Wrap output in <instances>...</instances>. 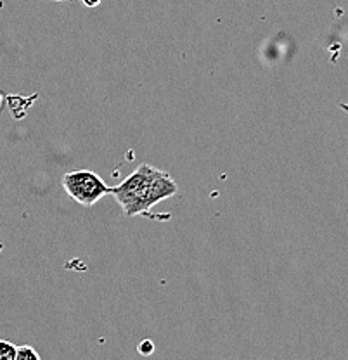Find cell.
Masks as SVG:
<instances>
[{"label":"cell","mask_w":348,"mask_h":360,"mask_svg":"<svg viewBox=\"0 0 348 360\" xmlns=\"http://www.w3.org/2000/svg\"><path fill=\"white\" fill-rule=\"evenodd\" d=\"M63 187L70 198L84 206H94L104 196L111 194V187H108L106 182L91 170L70 172L63 177Z\"/></svg>","instance_id":"cell-2"},{"label":"cell","mask_w":348,"mask_h":360,"mask_svg":"<svg viewBox=\"0 0 348 360\" xmlns=\"http://www.w3.org/2000/svg\"><path fill=\"white\" fill-rule=\"evenodd\" d=\"M179 191V186L175 184V180L162 170H153L151 182H149V191H148V212L155 205H158L160 201L168 200V198L175 196Z\"/></svg>","instance_id":"cell-3"},{"label":"cell","mask_w":348,"mask_h":360,"mask_svg":"<svg viewBox=\"0 0 348 360\" xmlns=\"http://www.w3.org/2000/svg\"><path fill=\"white\" fill-rule=\"evenodd\" d=\"M54 2H65V0H54ZM66 2H70V0H66Z\"/></svg>","instance_id":"cell-8"},{"label":"cell","mask_w":348,"mask_h":360,"mask_svg":"<svg viewBox=\"0 0 348 360\" xmlns=\"http://www.w3.org/2000/svg\"><path fill=\"white\" fill-rule=\"evenodd\" d=\"M14 360H40V355L33 347H30V345H23V347H18L16 359Z\"/></svg>","instance_id":"cell-5"},{"label":"cell","mask_w":348,"mask_h":360,"mask_svg":"<svg viewBox=\"0 0 348 360\" xmlns=\"http://www.w3.org/2000/svg\"><path fill=\"white\" fill-rule=\"evenodd\" d=\"M155 168L141 165L136 172L129 175L120 186L111 187V194L123 208L127 217L141 215L148 212V191Z\"/></svg>","instance_id":"cell-1"},{"label":"cell","mask_w":348,"mask_h":360,"mask_svg":"<svg viewBox=\"0 0 348 360\" xmlns=\"http://www.w3.org/2000/svg\"><path fill=\"white\" fill-rule=\"evenodd\" d=\"M84 4L87 7H97L101 4V0H84Z\"/></svg>","instance_id":"cell-7"},{"label":"cell","mask_w":348,"mask_h":360,"mask_svg":"<svg viewBox=\"0 0 348 360\" xmlns=\"http://www.w3.org/2000/svg\"><path fill=\"white\" fill-rule=\"evenodd\" d=\"M139 350H141V354H144V355L153 354V350H155V348H153V341H149V340L148 341H142Z\"/></svg>","instance_id":"cell-6"},{"label":"cell","mask_w":348,"mask_h":360,"mask_svg":"<svg viewBox=\"0 0 348 360\" xmlns=\"http://www.w3.org/2000/svg\"><path fill=\"white\" fill-rule=\"evenodd\" d=\"M18 347L11 341L0 340V360H14L16 359Z\"/></svg>","instance_id":"cell-4"}]
</instances>
